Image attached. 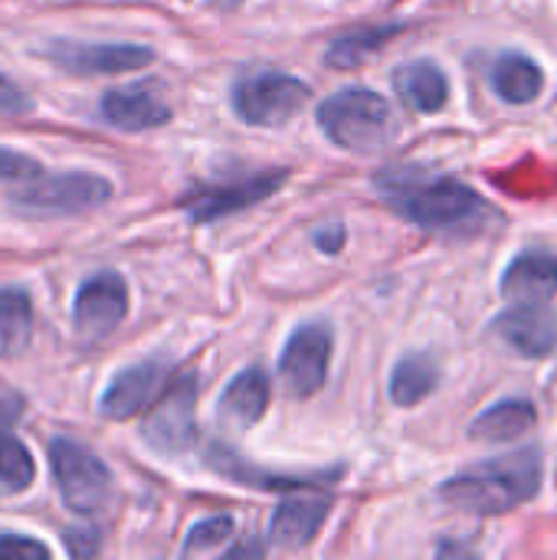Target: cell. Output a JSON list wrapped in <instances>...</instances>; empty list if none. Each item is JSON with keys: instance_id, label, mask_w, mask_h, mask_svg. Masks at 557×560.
<instances>
[{"instance_id": "1", "label": "cell", "mask_w": 557, "mask_h": 560, "mask_svg": "<svg viewBox=\"0 0 557 560\" xmlns=\"http://www.w3.org/2000/svg\"><path fill=\"white\" fill-rule=\"evenodd\" d=\"M374 184L394 213L433 233L476 226L479 217H489L486 200L473 187L460 184L456 177L430 174L414 164H401V167L394 164L381 171Z\"/></svg>"}, {"instance_id": "2", "label": "cell", "mask_w": 557, "mask_h": 560, "mask_svg": "<svg viewBox=\"0 0 557 560\" xmlns=\"http://www.w3.org/2000/svg\"><path fill=\"white\" fill-rule=\"evenodd\" d=\"M542 472V453L532 446L450 476L440 482L437 499L469 515H506L538 495Z\"/></svg>"}, {"instance_id": "3", "label": "cell", "mask_w": 557, "mask_h": 560, "mask_svg": "<svg viewBox=\"0 0 557 560\" xmlns=\"http://www.w3.org/2000/svg\"><path fill=\"white\" fill-rule=\"evenodd\" d=\"M318 125L345 151H378L397 135V118L391 102L371 89H341L318 105Z\"/></svg>"}, {"instance_id": "4", "label": "cell", "mask_w": 557, "mask_h": 560, "mask_svg": "<svg viewBox=\"0 0 557 560\" xmlns=\"http://www.w3.org/2000/svg\"><path fill=\"white\" fill-rule=\"evenodd\" d=\"M112 197V184L92 171H62V174H39L30 180L26 190L10 197V207L26 220H49V217H76L85 210L102 207Z\"/></svg>"}, {"instance_id": "5", "label": "cell", "mask_w": 557, "mask_h": 560, "mask_svg": "<svg viewBox=\"0 0 557 560\" xmlns=\"http://www.w3.org/2000/svg\"><path fill=\"white\" fill-rule=\"evenodd\" d=\"M49 469L59 489V499L76 515H95L112 489L108 466L79 440L56 436L49 443Z\"/></svg>"}, {"instance_id": "6", "label": "cell", "mask_w": 557, "mask_h": 560, "mask_svg": "<svg viewBox=\"0 0 557 560\" xmlns=\"http://www.w3.org/2000/svg\"><path fill=\"white\" fill-rule=\"evenodd\" d=\"M312 98V89L286 72H256L236 82L233 89V108L246 125L276 128L286 125L292 115H299Z\"/></svg>"}, {"instance_id": "7", "label": "cell", "mask_w": 557, "mask_h": 560, "mask_svg": "<svg viewBox=\"0 0 557 560\" xmlns=\"http://www.w3.org/2000/svg\"><path fill=\"white\" fill-rule=\"evenodd\" d=\"M141 436L151 450H158L164 456H177L194 446V440H197V381L190 374L171 381L161 390L154 410L144 420Z\"/></svg>"}, {"instance_id": "8", "label": "cell", "mask_w": 557, "mask_h": 560, "mask_svg": "<svg viewBox=\"0 0 557 560\" xmlns=\"http://www.w3.org/2000/svg\"><path fill=\"white\" fill-rule=\"evenodd\" d=\"M332 364V331L322 322L295 328L279 358V377L295 400H309L325 387Z\"/></svg>"}, {"instance_id": "9", "label": "cell", "mask_w": 557, "mask_h": 560, "mask_svg": "<svg viewBox=\"0 0 557 560\" xmlns=\"http://www.w3.org/2000/svg\"><path fill=\"white\" fill-rule=\"evenodd\" d=\"M286 180H289L286 167L259 171V174H250V177H240V180H230V184H213V187L190 190L181 200V207L194 223H213V220H223V217H230L236 210H246V207L272 197Z\"/></svg>"}, {"instance_id": "10", "label": "cell", "mask_w": 557, "mask_h": 560, "mask_svg": "<svg viewBox=\"0 0 557 560\" xmlns=\"http://www.w3.org/2000/svg\"><path fill=\"white\" fill-rule=\"evenodd\" d=\"M128 315V285L118 272L89 276L72 299V325L82 338H105Z\"/></svg>"}, {"instance_id": "11", "label": "cell", "mask_w": 557, "mask_h": 560, "mask_svg": "<svg viewBox=\"0 0 557 560\" xmlns=\"http://www.w3.org/2000/svg\"><path fill=\"white\" fill-rule=\"evenodd\" d=\"M46 56L76 75H112V72H131L154 59L148 46L135 43H76V39H56L46 46Z\"/></svg>"}, {"instance_id": "12", "label": "cell", "mask_w": 557, "mask_h": 560, "mask_svg": "<svg viewBox=\"0 0 557 560\" xmlns=\"http://www.w3.org/2000/svg\"><path fill=\"white\" fill-rule=\"evenodd\" d=\"M167 374L171 368L164 361H141L118 371L102 394L98 413L105 420H131L161 397V390L167 387Z\"/></svg>"}, {"instance_id": "13", "label": "cell", "mask_w": 557, "mask_h": 560, "mask_svg": "<svg viewBox=\"0 0 557 560\" xmlns=\"http://www.w3.org/2000/svg\"><path fill=\"white\" fill-rule=\"evenodd\" d=\"M98 115L105 125L118 131H151L171 121V105L154 85H125L112 89L98 102Z\"/></svg>"}, {"instance_id": "14", "label": "cell", "mask_w": 557, "mask_h": 560, "mask_svg": "<svg viewBox=\"0 0 557 560\" xmlns=\"http://www.w3.org/2000/svg\"><path fill=\"white\" fill-rule=\"evenodd\" d=\"M328 515H332V499H318V495L286 499L272 512L269 545L279 548V551H302V548H309L318 538V532L325 528Z\"/></svg>"}, {"instance_id": "15", "label": "cell", "mask_w": 557, "mask_h": 560, "mask_svg": "<svg viewBox=\"0 0 557 560\" xmlns=\"http://www.w3.org/2000/svg\"><path fill=\"white\" fill-rule=\"evenodd\" d=\"M502 295L515 305H545L557 295V256L548 249H529L512 259L502 276Z\"/></svg>"}, {"instance_id": "16", "label": "cell", "mask_w": 557, "mask_h": 560, "mask_svg": "<svg viewBox=\"0 0 557 560\" xmlns=\"http://www.w3.org/2000/svg\"><path fill=\"white\" fill-rule=\"evenodd\" d=\"M492 331L525 358H545L557 345V322L542 305H515L496 318Z\"/></svg>"}, {"instance_id": "17", "label": "cell", "mask_w": 557, "mask_h": 560, "mask_svg": "<svg viewBox=\"0 0 557 560\" xmlns=\"http://www.w3.org/2000/svg\"><path fill=\"white\" fill-rule=\"evenodd\" d=\"M269 410V377L259 368L240 371L220 394V420L233 430L256 427Z\"/></svg>"}, {"instance_id": "18", "label": "cell", "mask_w": 557, "mask_h": 560, "mask_svg": "<svg viewBox=\"0 0 557 560\" xmlns=\"http://www.w3.org/2000/svg\"><path fill=\"white\" fill-rule=\"evenodd\" d=\"M535 420H538V413H535L532 400L509 397V400H499L489 410H483L473 420L469 436L479 440V443H509V440L525 436L535 427Z\"/></svg>"}, {"instance_id": "19", "label": "cell", "mask_w": 557, "mask_h": 560, "mask_svg": "<svg viewBox=\"0 0 557 560\" xmlns=\"http://www.w3.org/2000/svg\"><path fill=\"white\" fill-rule=\"evenodd\" d=\"M394 85L401 92V98L414 108V112H423V115H433L446 105L450 98V85H446V75L440 66L427 62V59H417V62H407L394 72Z\"/></svg>"}, {"instance_id": "20", "label": "cell", "mask_w": 557, "mask_h": 560, "mask_svg": "<svg viewBox=\"0 0 557 560\" xmlns=\"http://www.w3.org/2000/svg\"><path fill=\"white\" fill-rule=\"evenodd\" d=\"M492 89L499 92V98H506L509 105H529L542 95L545 89V72L542 66L525 56V52H502L492 62Z\"/></svg>"}, {"instance_id": "21", "label": "cell", "mask_w": 557, "mask_h": 560, "mask_svg": "<svg viewBox=\"0 0 557 560\" xmlns=\"http://www.w3.org/2000/svg\"><path fill=\"white\" fill-rule=\"evenodd\" d=\"M210 459V466L220 472V476H227V479H233V482H240V486H256V489H315V486H325L328 479L325 476H276V472H263V469H256V466H250V463H243L233 450H227V446H210V453H207ZM338 476V472H335Z\"/></svg>"}, {"instance_id": "22", "label": "cell", "mask_w": 557, "mask_h": 560, "mask_svg": "<svg viewBox=\"0 0 557 560\" xmlns=\"http://www.w3.org/2000/svg\"><path fill=\"white\" fill-rule=\"evenodd\" d=\"M440 384V368L430 354H404L391 374V400L397 407H417L423 397H430Z\"/></svg>"}, {"instance_id": "23", "label": "cell", "mask_w": 557, "mask_h": 560, "mask_svg": "<svg viewBox=\"0 0 557 560\" xmlns=\"http://www.w3.org/2000/svg\"><path fill=\"white\" fill-rule=\"evenodd\" d=\"M33 338V305L23 289H0V361L26 351Z\"/></svg>"}, {"instance_id": "24", "label": "cell", "mask_w": 557, "mask_h": 560, "mask_svg": "<svg viewBox=\"0 0 557 560\" xmlns=\"http://www.w3.org/2000/svg\"><path fill=\"white\" fill-rule=\"evenodd\" d=\"M401 30V23H387V26H368V30H355V33H341L332 46H328V62L338 66V69H348V66H361L371 52H378L394 33Z\"/></svg>"}, {"instance_id": "25", "label": "cell", "mask_w": 557, "mask_h": 560, "mask_svg": "<svg viewBox=\"0 0 557 560\" xmlns=\"http://www.w3.org/2000/svg\"><path fill=\"white\" fill-rule=\"evenodd\" d=\"M36 466L20 440H0V492H26L33 486Z\"/></svg>"}, {"instance_id": "26", "label": "cell", "mask_w": 557, "mask_h": 560, "mask_svg": "<svg viewBox=\"0 0 557 560\" xmlns=\"http://www.w3.org/2000/svg\"><path fill=\"white\" fill-rule=\"evenodd\" d=\"M233 535V518L227 515H217V518H207L200 525L190 528L187 541H184V555H204V551H213L217 545H223L227 538Z\"/></svg>"}, {"instance_id": "27", "label": "cell", "mask_w": 557, "mask_h": 560, "mask_svg": "<svg viewBox=\"0 0 557 560\" xmlns=\"http://www.w3.org/2000/svg\"><path fill=\"white\" fill-rule=\"evenodd\" d=\"M43 174V164L33 161L23 151L13 148H0V180L3 184H16V180H36Z\"/></svg>"}, {"instance_id": "28", "label": "cell", "mask_w": 557, "mask_h": 560, "mask_svg": "<svg viewBox=\"0 0 557 560\" xmlns=\"http://www.w3.org/2000/svg\"><path fill=\"white\" fill-rule=\"evenodd\" d=\"M20 558H49V548L30 535H13V532H0V560H20Z\"/></svg>"}, {"instance_id": "29", "label": "cell", "mask_w": 557, "mask_h": 560, "mask_svg": "<svg viewBox=\"0 0 557 560\" xmlns=\"http://www.w3.org/2000/svg\"><path fill=\"white\" fill-rule=\"evenodd\" d=\"M30 108H33V98L7 72H0V115H26Z\"/></svg>"}, {"instance_id": "30", "label": "cell", "mask_w": 557, "mask_h": 560, "mask_svg": "<svg viewBox=\"0 0 557 560\" xmlns=\"http://www.w3.org/2000/svg\"><path fill=\"white\" fill-rule=\"evenodd\" d=\"M66 551L72 558H89L98 551V535L92 528H72V532H66Z\"/></svg>"}, {"instance_id": "31", "label": "cell", "mask_w": 557, "mask_h": 560, "mask_svg": "<svg viewBox=\"0 0 557 560\" xmlns=\"http://www.w3.org/2000/svg\"><path fill=\"white\" fill-rule=\"evenodd\" d=\"M23 417V400L16 394H3L0 390V436Z\"/></svg>"}, {"instance_id": "32", "label": "cell", "mask_w": 557, "mask_h": 560, "mask_svg": "<svg viewBox=\"0 0 557 560\" xmlns=\"http://www.w3.org/2000/svg\"><path fill=\"white\" fill-rule=\"evenodd\" d=\"M315 240H318V246H325L328 253H335V249L345 243V226H341V223H335L332 230H318V236H315Z\"/></svg>"}, {"instance_id": "33", "label": "cell", "mask_w": 557, "mask_h": 560, "mask_svg": "<svg viewBox=\"0 0 557 560\" xmlns=\"http://www.w3.org/2000/svg\"><path fill=\"white\" fill-rule=\"evenodd\" d=\"M213 3H220V7H236V3H243V0H213Z\"/></svg>"}]
</instances>
